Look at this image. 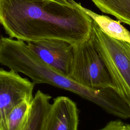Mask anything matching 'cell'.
I'll return each instance as SVG.
<instances>
[{"mask_svg": "<svg viewBox=\"0 0 130 130\" xmlns=\"http://www.w3.org/2000/svg\"><path fill=\"white\" fill-rule=\"evenodd\" d=\"M92 19L69 0H0V24L10 38L26 43L90 38Z\"/></svg>", "mask_w": 130, "mask_h": 130, "instance_id": "obj_1", "label": "cell"}, {"mask_svg": "<svg viewBox=\"0 0 130 130\" xmlns=\"http://www.w3.org/2000/svg\"><path fill=\"white\" fill-rule=\"evenodd\" d=\"M90 38L117 92L130 105V43L109 36L94 21Z\"/></svg>", "mask_w": 130, "mask_h": 130, "instance_id": "obj_2", "label": "cell"}, {"mask_svg": "<svg viewBox=\"0 0 130 130\" xmlns=\"http://www.w3.org/2000/svg\"><path fill=\"white\" fill-rule=\"evenodd\" d=\"M68 77L90 88L116 89L108 70L90 37L74 46L73 59Z\"/></svg>", "mask_w": 130, "mask_h": 130, "instance_id": "obj_3", "label": "cell"}, {"mask_svg": "<svg viewBox=\"0 0 130 130\" xmlns=\"http://www.w3.org/2000/svg\"><path fill=\"white\" fill-rule=\"evenodd\" d=\"M35 83L13 71L0 69V128L6 130L11 111L23 101L31 102Z\"/></svg>", "mask_w": 130, "mask_h": 130, "instance_id": "obj_4", "label": "cell"}, {"mask_svg": "<svg viewBox=\"0 0 130 130\" xmlns=\"http://www.w3.org/2000/svg\"><path fill=\"white\" fill-rule=\"evenodd\" d=\"M27 44L49 67L68 77L74 56V46L72 44L59 40H45Z\"/></svg>", "mask_w": 130, "mask_h": 130, "instance_id": "obj_5", "label": "cell"}, {"mask_svg": "<svg viewBox=\"0 0 130 130\" xmlns=\"http://www.w3.org/2000/svg\"><path fill=\"white\" fill-rule=\"evenodd\" d=\"M78 124L76 104L67 96H59L51 104L43 130H78Z\"/></svg>", "mask_w": 130, "mask_h": 130, "instance_id": "obj_6", "label": "cell"}, {"mask_svg": "<svg viewBox=\"0 0 130 130\" xmlns=\"http://www.w3.org/2000/svg\"><path fill=\"white\" fill-rule=\"evenodd\" d=\"M51 96L39 90L34 95L27 119L22 130H43L50 107Z\"/></svg>", "mask_w": 130, "mask_h": 130, "instance_id": "obj_7", "label": "cell"}, {"mask_svg": "<svg viewBox=\"0 0 130 130\" xmlns=\"http://www.w3.org/2000/svg\"><path fill=\"white\" fill-rule=\"evenodd\" d=\"M69 1L87 14L106 34L114 39L130 43V32L121 24L119 20L116 21L107 16L96 14L74 0Z\"/></svg>", "mask_w": 130, "mask_h": 130, "instance_id": "obj_8", "label": "cell"}, {"mask_svg": "<svg viewBox=\"0 0 130 130\" xmlns=\"http://www.w3.org/2000/svg\"><path fill=\"white\" fill-rule=\"evenodd\" d=\"M103 13L130 26V0H91Z\"/></svg>", "mask_w": 130, "mask_h": 130, "instance_id": "obj_9", "label": "cell"}, {"mask_svg": "<svg viewBox=\"0 0 130 130\" xmlns=\"http://www.w3.org/2000/svg\"><path fill=\"white\" fill-rule=\"evenodd\" d=\"M31 103L23 101L11 111L7 118L6 130H22L27 119Z\"/></svg>", "mask_w": 130, "mask_h": 130, "instance_id": "obj_10", "label": "cell"}, {"mask_svg": "<svg viewBox=\"0 0 130 130\" xmlns=\"http://www.w3.org/2000/svg\"><path fill=\"white\" fill-rule=\"evenodd\" d=\"M99 130H130V124L120 120H112Z\"/></svg>", "mask_w": 130, "mask_h": 130, "instance_id": "obj_11", "label": "cell"}, {"mask_svg": "<svg viewBox=\"0 0 130 130\" xmlns=\"http://www.w3.org/2000/svg\"><path fill=\"white\" fill-rule=\"evenodd\" d=\"M53 1H61V0H53Z\"/></svg>", "mask_w": 130, "mask_h": 130, "instance_id": "obj_12", "label": "cell"}, {"mask_svg": "<svg viewBox=\"0 0 130 130\" xmlns=\"http://www.w3.org/2000/svg\"><path fill=\"white\" fill-rule=\"evenodd\" d=\"M0 130H2V129H1V128H0Z\"/></svg>", "mask_w": 130, "mask_h": 130, "instance_id": "obj_13", "label": "cell"}]
</instances>
